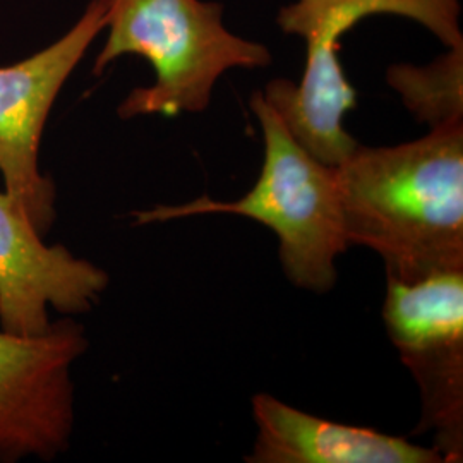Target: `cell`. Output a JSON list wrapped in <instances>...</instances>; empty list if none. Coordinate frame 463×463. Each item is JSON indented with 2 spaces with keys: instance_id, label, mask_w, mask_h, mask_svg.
I'll return each instance as SVG.
<instances>
[{
  "instance_id": "30bf717a",
  "label": "cell",
  "mask_w": 463,
  "mask_h": 463,
  "mask_svg": "<svg viewBox=\"0 0 463 463\" xmlns=\"http://www.w3.org/2000/svg\"><path fill=\"white\" fill-rule=\"evenodd\" d=\"M386 81L430 129L463 120V45L448 49L430 66H392Z\"/></svg>"
},
{
  "instance_id": "6da1fadb",
  "label": "cell",
  "mask_w": 463,
  "mask_h": 463,
  "mask_svg": "<svg viewBox=\"0 0 463 463\" xmlns=\"http://www.w3.org/2000/svg\"><path fill=\"white\" fill-rule=\"evenodd\" d=\"M335 174L348 246L380 254L386 279L463 271V120L397 146L359 145Z\"/></svg>"
},
{
  "instance_id": "ba28073f",
  "label": "cell",
  "mask_w": 463,
  "mask_h": 463,
  "mask_svg": "<svg viewBox=\"0 0 463 463\" xmlns=\"http://www.w3.org/2000/svg\"><path fill=\"white\" fill-rule=\"evenodd\" d=\"M110 283L99 266L64 246H47L33 223L0 189V330L38 336L59 315L91 311Z\"/></svg>"
},
{
  "instance_id": "277c9868",
  "label": "cell",
  "mask_w": 463,
  "mask_h": 463,
  "mask_svg": "<svg viewBox=\"0 0 463 463\" xmlns=\"http://www.w3.org/2000/svg\"><path fill=\"white\" fill-rule=\"evenodd\" d=\"M460 0H296L281 7V32L306 40L298 83L273 80L261 91L287 129L326 165H340L361 145L344 128L357 93L338 61V42L357 23L376 14L409 17L447 49L463 45Z\"/></svg>"
},
{
  "instance_id": "5b68a950",
  "label": "cell",
  "mask_w": 463,
  "mask_h": 463,
  "mask_svg": "<svg viewBox=\"0 0 463 463\" xmlns=\"http://www.w3.org/2000/svg\"><path fill=\"white\" fill-rule=\"evenodd\" d=\"M383 321L420 392L417 434L432 432L443 462H462L463 271L386 279Z\"/></svg>"
},
{
  "instance_id": "52a82bcc",
  "label": "cell",
  "mask_w": 463,
  "mask_h": 463,
  "mask_svg": "<svg viewBox=\"0 0 463 463\" xmlns=\"http://www.w3.org/2000/svg\"><path fill=\"white\" fill-rule=\"evenodd\" d=\"M88 350L74 319L53 321L38 336L0 330V463L50 462L74 430L72 367Z\"/></svg>"
},
{
  "instance_id": "3957f363",
  "label": "cell",
  "mask_w": 463,
  "mask_h": 463,
  "mask_svg": "<svg viewBox=\"0 0 463 463\" xmlns=\"http://www.w3.org/2000/svg\"><path fill=\"white\" fill-rule=\"evenodd\" d=\"M105 30L95 76L122 55L145 57L155 72L122 99L120 118L201 114L225 72L271 64L266 45L232 33L213 0H109Z\"/></svg>"
},
{
  "instance_id": "7a4b0ae2",
  "label": "cell",
  "mask_w": 463,
  "mask_h": 463,
  "mask_svg": "<svg viewBox=\"0 0 463 463\" xmlns=\"http://www.w3.org/2000/svg\"><path fill=\"white\" fill-rule=\"evenodd\" d=\"M250 110L263 133V165L254 187L237 201L201 196L179 206H155L131 213L134 225L165 223L199 215L246 216L279 237V258L298 288L326 294L335 287L336 260L348 246L335 166L304 148L261 91Z\"/></svg>"
},
{
  "instance_id": "9c48e42d",
  "label": "cell",
  "mask_w": 463,
  "mask_h": 463,
  "mask_svg": "<svg viewBox=\"0 0 463 463\" xmlns=\"http://www.w3.org/2000/svg\"><path fill=\"white\" fill-rule=\"evenodd\" d=\"M258 428L249 463H441L436 448L302 412L268 393L252 398ZM445 463V462H443Z\"/></svg>"
},
{
  "instance_id": "8992f818",
  "label": "cell",
  "mask_w": 463,
  "mask_h": 463,
  "mask_svg": "<svg viewBox=\"0 0 463 463\" xmlns=\"http://www.w3.org/2000/svg\"><path fill=\"white\" fill-rule=\"evenodd\" d=\"M109 0H91L76 24L16 64L0 67V174L4 191L42 237L57 218L55 184L40 168L50 110L69 76L107 24Z\"/></svg>"
}]
</instances>
